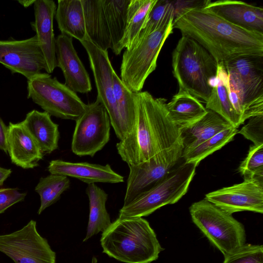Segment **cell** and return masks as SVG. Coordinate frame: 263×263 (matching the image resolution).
Wrapping results in <instances>:
<instances>
[{"label": "cell", "mask_w": 263, "mask_h": 263, "mask_svg": "<svg viewBox=\"0 0 263 263\" xmlns=\"http://www.w3.org/2000/svg\"><path fill=\"white\" fill-rule=\"evenodd\" d=\"M100 242L103 253L125 263H151L163 250L142 217H118L102 232Z\"/></svg>", "instance_id": "cell-3"}, {"label": "cell", "mask_w": 263, "mask_h": 263, "mask_svg": "<svg viewBox=\"0 0 263 263\" xmlns=\"http://www.w3.org/2000/svg\"><path fill=\"white\" fill-rule=\"evenodd\" d=\"M157 0H130L127 11L126 25L120 49H127L137 40L148 14Z\"/></svg>", "instance_id": "cell-29"}, {"label": "cell", "mask_w": 263, "mask_h": 263, "mask_svg": "<svg viewBox=\"0 0 263 263\" xmlns=\"http://www.w3.org/2000/svg\"><path fill=\"white\" fill-rule=\"evenodd\" d=\"M182 151L183 145H179L161 151L147 161L128 165L123 205L152 187L180 164Z\"/></svg>", "instance_id": "cell-10"}, {"label": "cell", "mask_w": 263, "mask_h": 263, "mask_svg": "<svg viewBox=\"0 0 263 263\" xmlns=\"http://www.w3.org/2000/svg\"><path fill=\"white\" fill-rule=\"evenodd\" d=\"M86 193L89 200V214L83 242L100 232H103L112 223L106 208L108 194L96 183L88 184Z\"/></svg>", "instance_id": "cell-27"}, {"label": "cell", "mask_w": 263, "mask_h": 263, "mask_svg": "<svg viewBox=\"0 0 263 263\" xmlns=\"http://www.w3.org/2000/svg\"><path fill=\"white\" fill-rule=\"evenodd\" d=\"M7 152L11 162L24 169L33 168L44 154L23 121L9 123L7 136Z\"/></svg>", "instance_id": "cell-17"}, {"label": "cell", "mask_w": 263, "mask_h": 263, "mask_svg": "<svg viewBox=\"0 0 263 263\" xmlns=\"http://www.w3.org/2000/svg\"><path fill=\"white\" fill-rule=\"evenodd\" d=\"M189 210L194 224L224 257L246 244L243 225L205 198L192 203Z\"/></svg>", "instance_id": "cell-6"}, {"label": "cell", "mask_w": 263, "mask_h": 263, "mask_svg": "<svg viewBox=\"0 0 263 263\" xmlns=\"http://www.w3.org/2000/svg\"><path fill=\"white\" fill-rule=\"evenodd\" d=\"M203 6L230 23L263 33V8L242 1H205Z\"/></svg>", "instance_id": "cell-18"}, {"label": "cell", "mask_w": 263, "mask_h": 263, "mask_svg": "<svg viewBox=\"0 0 263 263\" xmlns=\"http://www.w3.org/2000/svg\"><path fill=\"white\" fill-rule=\"evenodd\" d=\"M27 98L50 116L76 121L86 110L76 92L48 73H40L27 81Z\"/></svg>", "instance_id": "cell-8"}, {"label": "cell", "mask_w": 263, "mask_h": 263, "mask_svg": "<svg viewBox=\"0 0 263 263\" xmlns=\"http://www.w3.org/2000/svg\"><path fill=\"white\" fill-rule=\"evenodd\" d=\"M205 199L226 212L263 213V177L245 178L243 182L206 194Z\"/></svg>", "instance_id": "cell-13"}, {"label": "cell", "mask_w": 263, "mask_h": 263, "mask_svg": "<svg viewBox=\"0 0 263 263\" xmlns=\"http://www.w3.org/2000/svg\"><path fill=\"white\" fill-rule=\"evenodd\" d=\"M238 133L253 142L254 145L263 144V115L249 118Z\"/></svg>", "instance_id": "cell-36"}, {"label": "cell", "mask_w": 263, "mask_h": 263, "mask_svg": "<svg viewBox=\"0 0 263 263\" xmlns=\"http://www.w3.org/2000/svg\"><path fill=\"white\" fill-rule=\"evenodd\" d=\"M110 121L98 99L87 104L84 112L76 121L71 151L77 156L93 157L110 139Z\"/></svg>", "instance_id": "cell-9"}, {"label": "cell", "mask_w": 263, "mask_h": 263, "mask_svg": "<svg viewBox=\"0 0 263 263\" xmlns=\"http://www.w3.org/2000/svg\"><path fill=\"white\" fill-rule=\"evenodd\" d=\"M218 63L195 40L182 35L172 53L173 73L179 89L206 102Z\"/></svg>", "instance_id": "cell-4"}, {"label": "cell", "mask_w": 263, "mask_h": 263, "mask_svg": "<svg viewBox=\"0 0 263 263\" xmlns=\"http://www.w3.org/2000/svg\"><path fill=\"white\" fill-rule=\"evenodd\" d=\"M50 117L45 111L34 109L29 112L23 121L44 155L51 153L59 146V125Z\"/></svg>", "instance_id": "cell-22"}, {"label": "cell", "mask_w": 263, "mask_h": 263, "mask_svg": "<svg viewBox=\"0 0 263 263\" xmlns=\"http://www.w3.org/2000/svg\"><path fill=\"white\" fill-rule=\"evenodd\" d=\"M197 166L183 161L152 187L123 205L119 217L146 216L164 205L178 202L186 193Z\"/></svg>", "instance_id": "cell-7"}, {"label": "cell", "mask_w": 263, "mask_h": 263, "mask_svg": "<svg viewBox=\"0 0 263 263\" xmlns=\"http://www.w3.org/2000/svg\"><path fill=\"white\" fill-rule=\"evenodd\" d=\"M223 263H263V246L245 244L237 251L224 257Z\"/></svg>", "instance_id": "cell-35"}, {"label": "cell", "mask_w": 263, "mask_h": 263, "mask_svg": "<svg viewBox=\"0 0 263 263\" xmlns=\"http://www.w3.org/2000/svg\"><path fill=\"white\" fill-rule=\"evenodd\" d=\"M113 84L124 139L132 130L135 122L137 114L136 95V93L129 90L124 85L115 71L113 73Z\"/></svg>", "instance_id": "cell-30"}, {"label": "cell", "mask_w": 263, "mask_h": 263, "mask_svg": "<svg viewBox=\"0 0 263 263\" xmlns=\"http://www.w3.org/2000/svg\"><path fill=\"white\" fill-rule=\"evenodd\" d=\"M33 5L35 20L32 26L44 58L45 71L50 74L57 67L53 28L57 6L51 0H35Z\"/></svg>", "instance_id": "cell-16"}, {"label": "cell", "mask_w": 263, "mask_h": 263, "mask_svg": "<svg viewBox=\"0 0 263 263\" xmlns=\"http://www.w3.org/2000/svg\"><path fill=\"white\" fill-rule=\"evenodd\" d=\"M202 3L175 12L173 28L204 47L218 62L244 55L263 56V33L237 26Z\"/></svg>", "instance_id": "cell-1"}, {"label": "cell", "mask_w": 263, "mask_h": 263, "mask_svg": "<svg viewBox=\"0 0 263 263\" xmlns=\"http://www.w3.org/2000/svg\"><path fill=\"white\" fill-rule=\"evenodd\" d=\"M86 50L93 72L97 97L106 109L117 138L124 139L113 84L115 70L109 60L108 51L98 48L88 39L80 41Z\"/></svg>", "instance_id": "cell-12"}, {"label": "cell", "mask_w": 263, "mask_h": 263, "mask_svg": "<svg viewBox=\"0 0 263 263\" xmlns=\"http://www.w3.org/2000/svg\"><path fill=\"white\" fill-rule=\"evenodd\" d=\"M0 63L12 73H20L27 80L46 68L35 35L22 40H0Z\"/></svg>", "instance_id": "cell-14"}, {"label": "cell", "mask_w": 263, "mask_h": 263, "mask_svg": "<svg viewBox=\"0 0 263 263\" xmlns=\"http://www.w3.org/2000/svg\"><path fill=\"white\" fill-rule=\"evenodd\" d=\"M57 67L62 70L65 84L75 92L88 93L91 90L89 75L72 43V38L60 34L56 38Z\"/></svg>", "instance_id": "cell-15"}, {"label": "cell", "mask_w": 263, "mask_h": 263, "mask_svg": "<svg viewBox=\"0 0 263 263\" xmlns=\"http://www.w3.org/2000/svg\"><path fill=\"white\" fill-rule=\"evenodd\" d=\"M0 252L14 263H55L56 254L31 220L22 229L0 235Z\"/></svg>", "instance_id": "cell-11"}, {"label": "cell", "mask_w": 263, "mask_h": 263, "mask_svg": "<svg viewBox=\"0 0 263 263\" xmlns=\"http://www.w3.org/2000/svg\"><path fill=\"white\" fill-rule=\"evenodd\" d=\"M223 63L228 74L242 88L263 94V56L244 55Z\"/></svg>", "instance_id": "cell-20"}, {"label": "cell", "mask_w": 263, "mask_h": 263, "mask_svg": "<svg viewBox=\"0 0 263 263\" xmlns=\"http://www.w3.org/2000/svg\"><path fill=\"white\" fill-rule=\"evenodd\" d=\"M233 127L217 113L208 110L200 119L180 129L183 151H188L220 132Z\"/></svg>", "instance_id": "cell-23"}, {"label": "cell", "mask_w": 263, "mask_h": 263, "mask_svg": "<svg viewBox=\"0 0 263 263\" xmlns=\"http://www.w3.org/2000/svg\"><path fill=\"white\" fill-rule=\"evenodd\" d=\"M87 37L103 51L111 49V41L102 0H81Z\"/></svg>", "instance_id": "cell-21"}, {"label": "cell", "mask_w": 263, "mask_h": 263, "mask_svg": "<svg viewBox=\"0 0 263 263\" xmlns=\"http://www.w3.org/2000/svg\"><path fill=\"white\" fill-rule=\"evenodd\" d=\"M174 15L173 4L155 30L138 39L124 51L120 67V79L131 91H141L146 79L155 70L161 48L173 33Z\"/></svg>", "instance_id": "cell-5"}, {"label": "cell", "mask_w": 263, "mask_h": 263, "mask_svg": "<svg viewBox=\"0 0 263 263\" xmlns=\"http://www.w3.org/2000/svg\"><path fill=\"white\" fill-rule=\"evenodd\" d=\"M172 6V2L157 0L150 10L145 24L136 41L138 39L142 37L155 30Z\"/></svg>", "instance_id": "cell-34"}, {"label": "cell", "mask_w": 263, "mask_h": 263, "mask_svg": "<svg viewBox=\"0 0 263 263\" xmlns=\"http://www.w3.org/2000/svg\"><path fill=\"white\" fill-rule=\"evenodd\" d=\"M11 173V169L5 168L0 166V186L3 185L5 181L10 176Z\"/></svg>", "instance_id": "cell-39"}, {"label": "cell", "mask_w": 263, "mask_h": 263, "mask_svg": "<svg viewBox=\"0 0 263 263\" xmlns=\"http://www.w3.org/2000/svg\"><path fill=\"white\" fill-rule=\"evenodd\" d=\"M237 133V128L233 127L222 130L195 147L182 152V158L185 162L198 165L207 156L232 141Z\"/></svg>", "instance_id": "cell-31"}, {"label": "cell", "mask_w": 263, "mask_h": 263, "mask_svg": "<svg viewBox=\"0 0 263 263\" xmlns=\"http://www.w3.org/2000/svg\"><path fill=\"white\" fill-rule=\"evenodd\" d=\"M35 0L18 1V2L25 8H27L34 4Z\"/></svg>", "instance_id": "cell-40"}, {"label": "cell", "mask_w": 263, "mask_h": 263, "mask_svg": "<svg viewBox=\"0 0 263 263\" xmlns=\"http://www.w3.org/2000/svg\"><path fill=\"white\" fill-rule=\"evenodd\" d=\"M26 193H21L16 188H0V214L7 209L24 200Z\"/></svg>", "instance_id": "cell-37"}, {"label": "cell", "mask_w": 263, "mask_h": 263, "mask_svg": "<svg viewBox=\"0 0 263 263\" xmlns=\"http://www.w3.org/2000/svg\"><path fill=\"white\" fill-rule=\"evenodd\" d=\"M239 172L245 178L263 177V144L250 147L247 156L241 162Z\"/></svg>", "instance_id": "cell-33"}, {"label": "cell", "mask_w": 263, "mask_h": 263, "mask_svg": "<svg viewBox=\"0 0 263 263\" xmlns=\"http://www.w3.org/2000/svg\"><path fill=\"white\" fill-rule=\"evenodd\" d=\"M228 73L223 62L218 64L217 71L212 82V89L205 108L220 116L233 127L241 124L240 118L233 108L228 92Z\"/></svg>", "instance_id": "cell-24"}, {"label": "cell", "mask_w": 263, "mask_h": 263, "mask_svg": "<svg viewBox=\"0 0 263 263\" xmlns=\"http://www.w3.org/2000/svg\"><path fill=\"white\" fill-rule=\"evenodd\" d=\"M135 122L127 136L117 143L118 154L128 165L145 161L164 150L182 145L180 129L166 107V100L147 91L136 93Z\"/></svg>", "instance_id": "cell-2"}, {"label": "cell", "mask_w": 263, "mask_h": 263, "mask_svg": "<svg viewBox=\"0 0 263 263\" xmlns=\"http://www.w3.org/2000/svg\"><path fill=\"white\" fill-rule=\"evenodd\" d=\"M48 170L51 174L76 178L88 184L97 182L118 183L124 181V177L113 171L108 164L102 165L58 159L49 162Z\"/></svg>", "instance_id": "cell-19"}, {"label": "cell", "mask_w": 263, "mask_h": 263, "mask_svg": "<svg viewBox=\"0 0 263 263\" xmlns=\"http://www.w3.org/2000/svg\"><path fill=\"white\" fill-rule=\"evenodd\" d=\"M97 262H98V260H97V258L95 256L92 257L91 263H97Z\"/></svg>", "instance_id": "cell-41"}, {"label": "cell", "mask_w": 263, "mask_h": 263, "mask_svg": "<svg viewBox=\"0 0 263 263\" xmlns=\"http://www.w3.org/2000/svg\"><path fill=\"white\" fill-rule=\"evenodd\" d=\"M55 17L61 34L80 42L87 39L81 0H59Z\"/></svg>", "instance_id": "cell-25"}, {"label": "cell", "mask_w": 263, "mask_h": 263, "mask_svg": "<svg viewBox=\"0 0 263 263\" xmlns=\"http://www.w3.org/2000/svg\"><path fill=\"white\" fill-rule=\"evenodd\" d=\"M166 107L173 121L180 129L196 122L208 111L199 100L179 89L166 103Z\"/></svg>", "instance_id": "cell-26"}, {"label": "cell", "mask_w": 263, "mask_h": 263, "mask_svg": "<svg viewBox=\"0 0 263 263\" xmlns=\"http://www.w3.org/2000/svg\"><path fill=\"white\" fill-rule=\"evenodd\" d=\"M130 0H102L111 41V50L116 55L120 54V44L127 20Z\"/></svg>", "instance_id": "cell-28"}, {"label": "cell", "mask_w": 263, "mask_h": 263, "mask_svg": "<svg viewBox=\"0 0 263 263\" xmlns=\"http://www.w3.org/2000/svg\"><path fill=\"white\" fill-rule=\"evenodd\" d=\"M70 185V180L65 176L50 174L41 178L35 188L41 201L37 214H41L47 208L57 202Z\"/></svg>", "instance_id": "cell-32"}, {"label": "cell", "mask_w": 263, "mask_h": 263, "mask_svg": "<svg viewBox=\"0 0 263 263\" xmlns=\"http://www.w3.org/2000/svg\"><path fill=\"white\" fill-rule=\"evenodd\" d=\"M8 126L0 117V149L6 154L7 152V136Z\"/></svg>", "instance_id": "cell-38"}]
</instances>
